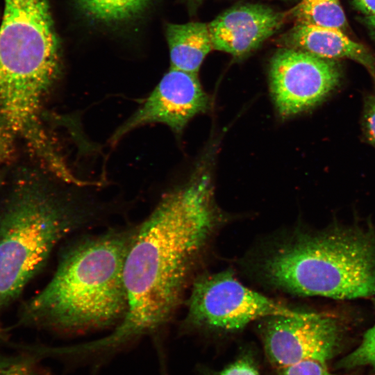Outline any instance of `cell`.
Wrapping results in <instances>:
<instances>
[{
  "instance_id": "6da1fadb",
  "label": "cell",
  "mask_w": 375,
  "mask_h": 375,
  "mask_svg": "<svg viewBox=\"0 0 375 375\" xmlns=\"http://www.w3.org/2000/svg\"><path fill=\"white\" fill-rule=\"evenodd\" d=\"M212 194L208 172L196 173L136 228L124 269L127 311L108 335L92 340L97 358L110 361L170 319L219 224Z\"/></svg>"
},
{
  "instance_id": "7a4b0ae2",
  "label": "cell",
  "mask_w": 375,
  "mask_h": 375,
  "mask_svg": "<svg viewBox=\"0 0 375 375\" xmlns=\"http://www.w3.org/2000/svg\"><path fill=\"white\" fill-rule=\"evenodd\" d=\"M135 231H109L66 250L27 306L29 320L64 335L116 326L127 311L124 269Z\"/></svg>"
},
{
  "instance_id": "3957f363",
  "label": "cell",
  "mask_w": 375,
  "mask_h": 375,
  "mask_svg": "<svg viewBox=\"0 0 375 375\" xmlns=\"http://www.w3.org/2000/svg\"><path fill=\"white\" fill-rule=\"evenodd\" d=\"M267 283L302 296L351 299L375 295V233L335 226L299 233L260 260Z\"/></svg>"
},
{
  "instance_id": "277c9868",
  "label": "cell",
  "mask_w": 375,
  "mask_h": 375,
  "mask_svg": "<svg viewBox=\"0 0 375 375\" xmlns=\"http://www.w3.org/2000/svg\"><path fill=\"white\" fill-rule=\"evenodd\" d=\"M0 26V115L33 119L60 71V47L47 0H3Z\"/></svg>"
},
{
  "instance_id": "5b68a950",
  "label": "cell",
  "mask_w": 375,
  "mask_h": 375,
  "mask_svg": "<svg viewBox=\"0 0 375 375\" xmlns=\"http://www.w3.org/2000/svg\"><path fill=\"white\" fill-rule=\"evenodd\" d=\"M74 206L38 182L14 190L0 217V304L18 295L56 244L86 222Z\"/></svg>"
},
{
  "instance_id": "8992f818",
  "label": "cell",
  "mask_w": 375,
  "mask_h": 375,
  "mask_svg": "<svg viewBox=\"0 0 375 375\" xmlns=\"http://www.w3.org/2000/svg\"><path fill=\"white\" fill-rule=\"evenodd\" d=\"M299 312L249 288L231 272L224 271L194 281L186 322L197 327L233 332L256 320Z\"/></svg>"
},
{
  "instance_id": "52a82bcc",
  "label": "cell",
  "mask_w": 375,
  "mask_h": 375,
  "mask_svg": "<svg viewBox=\"0 0 375 375\" xmlns=\"http://www.w3.org/2000/svg\"><path fill=\"white\" fill-rule=\"evenodd\" d=\"M261 321L265 351L276 368L306 360L326 362L335 355L344 335L342 321L326 312L299 311Z\"/></svg>"
},
{
  "instance_id": "ba28073f",
  "label": "cell",
  "mask_w": 375,
  "mask_h": 375,
  "mask_svg": "<svg viewBox=\"0 0 375 375\" xmlns=\"http://www.w3.org/2000/svg\"><path fill=\"white\" fill-rule=\"evenodd\" d=\"M341 72L334 60L281 48L269 65L270 90L276 110L288 117L319 105L338 86Z\"/></svg>"
},
{
  "instance_id": "9c48e42d",
  "label": "cell",
  "mask_w": 375,
  "mask_h": 375,
  "mask_svg": "<svg viewBox=\"0 0 375 375\" xmlns=\"http://www.w3.org/2000/svg\"><path fill=\"white\" fill-rule=\"evenodd\" d=\"M210 99L197 74L170 68L141 106L112 135L117 143L128 133L145 124L162 123L180 133L197 114L208 110Z\"/></svg>"
},
{
  "instance_id": "30bf717a",
  "label": "cell",
  "mask_w": 375,
  "mask_h": 375,
  "mask_svg": "<svg viewBox=\"0 0 375 375\" xmlns=\"http://www.w3.org/2000/svg\"><path fill=\"white\" fill-rule=\"evenodd\" d=\"M287 17L288 12L258 3L230 8L208 23L213 49L246 56L279 30Z\"/></svg>"
},
{
  "instance_id": "8fae6325",
  "label": "cell",
  "mask_w": 375,
  "mask_h": 375,
  "mask_svg": "<svg viewBox=\"0 0 375 375\" xmlns=\"http://www.w3.org/2000/svg\"><path fill=\"white\" fill-rule=\"evenodd\" d=\"M279 40L283 47L301 50L322 58L353 60L363 65L375 81V56L342 31L296 24Z\"/></svg>"
},
{
  "instance_id": "7c38bea8",
  "label": "cell",
  "mask_w": 375,
  "mask_h": 375,
  "mask_svg": "<svg viewBox=\"0 0 375 375\" xmlns=\"http://www.w3.org/2000/svg\"><path fill=\"white\" fill-rule=\"evenodd\" d=\"M165 33L170 68L197 74L205 58L213 49L208 24L199 22L167 24Z\"/></svg>"
},
{
  "instance_id": "4fadbf2b",
  "label": "cell",
  "mask_w": 375,
  "mask_h": 375,
  "mask_svg": "<svg viewBox=\"0 0 375 375\" xmlns=\"http://www.w3.org/2000/svg\"><path fill=\"white\" fill-rule=\"evenodd\" d=\"M296 24L345 31L347 22L339 0H302L291 10Z\"/></svg>"
},
{
  "instance_id": "5bb4252c",
  "label": "cell",
  "mask_w": 375,
  "mask_h": 375,
  "mask_svg": "<svg viewBox=\"0 0 375 375\" xmlns=\"http://www.w3.org/2000/svg\"><path fill=\"white\" fill-rule=\"evenodd\" d=\"M80 9L94 20L115 23L141 13L150 0H75Z\"/></svg>"
},
{
  "instance_id": "9a60e30c",
  "label": "cell",
  "mask_w": 375,
  "mask_h": 375,
  "mask_svg": "<svg viewBox=\"0 0 375 375\" xmlns=\"http://www.w3.org/2000/svg\"><path fill=\"white\" fill-rule=\"evenodd\" d=\"M374 305L375 308V299ZM337 366L342 369H353L365 366L375 368V322L365 333L360 344L343 357Z\"/></svg>"
},
{
  "instance_id": "2e32d148",
  "label": "cell",
  "mask_w": 375,
  "mask_h": 375,
  "mask_svg": "<svg viewBox=\"0 0 375 375\" xmlns=\"http://www.w3.org/2000/svg\"><path fill=\"white\" fill-rule=\"evenodd\" d=\"M276 375H337L328 369L326 362L306 360L277 368Z\"/></svg>"
},
{
  "instance_id": "e0dca14e",
  "label": "cell",
  "mask_w": 375,
  "mask_h": 375,
  "mask_svg": "<svg viewBox=\"0 0 375 375\" xmlns=\"http://www.w3.org/2000/svg\"><path fill=\"white\" fill-rule=\"evenodd\" d=\"M361 128L365 140L375 148V91L365 97Z\"/></svg>"
},
{
  "instance_id": "ac0fdd59",
  "label": "cell",
  "mask_w": 375,
  "mask_h": 375,
  "mask_svg": "<svg viewBox=\"0 0 375 375\" xmlns=\"http://www.w3.org/2000/svg\"><path fill=\"white\" fill-rule=\"evenodd\" d=\"M0 375H44L31 360H19L0 363Z\"/></svg>"
},
{
  "instance_id": "d6986e66",
  "label": "cell",
  "mask_w": 375,
  "mask_h": 375,
  "mask_svg": "<svg viewBox=\"0 0 375 375\" xmlns=\"http://www.w3.org/2000/svg\"><path fill=\"white\" fill-rule=\"evenodd\" d=\"M219 375H259V372L253 360L244 356L230 364Z\"/></svg>"
},
{
  "instance_id": "ffe728a7",
  "label": "cell",
  "mask_w": 375,
  "mask_h": 375,
  "mask_svg": "<svg viewBox=\"0 0 375 375\" xmlns=\"http://www.w3.org/2000/svg\"><path fill=\"white\" fill-rule=\"evenodd\" d=\"M356 7L367 16L375 15V0H352Z\"/></svg>"
},
{
  "instance_id": "44dd1931",
  "label": "cell",
  "mask_w": 375,
  "mask_h": 375,
  "mask_svg": "<svg viewBox=\"0 0 375 375\" xmlns=\"http://www.w3.org/2000/svg\"><path fill=\"white\" fill-rule=\"evenodd\" d=\"M11 139L12 138L0 126V166L8 153Z\"/></svg>"
},
{
  "instance_id": "7402d4cb",
  "label": "cell",
  "mask_w": 375,
  "mask_h": 375,
  "mask_svg": "<svg viewBox=\"0 0 375 375\" xmlns=\"http://www.w3.org/2000/svg\"><path fill=\"white\" fill-rule=\"evenodd\" d=\"M367 23L371 28L373 33L375 34V15L367 16Z\"/></svg>"
}]
</instances>
